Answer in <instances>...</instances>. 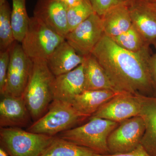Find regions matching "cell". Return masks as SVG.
<instances>
[{"mask_svg":"<svg viewBox=\"0 0 156 156\" xmlns=\"http://www.w3.org/2000/svg\"><path fill=\"white\" fill-rule=\"evenodd\" d=\"M87 119L80 114L71 104L53 100L46 113L29 126L27 131L55 136L75 128L76 125Z\"/></svg>","mask_w":156,"mask_h":156,"instance_id":"cell-4","label":"cell"},{"mask_svg":"<svg viewBox=\"0 0 156 156\" xmlns=\"http://www.w3.org/2000/svg\"><path fill=\"white\" fill-rule=\"evenodd\" d=\"M84 91L83 63L69 72L55 76L53 87V100L71 103L76 95Z\"/></svg>","mask_w":156,"mask_h":156,"instance_id":"cell-13","label":"cell"},{"mask_svg":"<svg viewBox=\"0 0 156 156\" xmlns=\"http://www.w3.org/2000/svg\"><path fill=\"white\" fill-rule=\"evenodd\" d=\"M86 90H109L119 92L106 72L92 54L85 56L83 63Z\"/></svg>","mask_w":156,"mask_h":156,"instance_id":"cell-18","label":"cell"},{"mask_svg":"<svg viewBox=\"0 0 156 156\" xmlns=\"http://www.w3.org/2000/svg\"><path fill=\"white\" fill-rule=\"evenodd\" d=\"M152 44L155 48V53L153 55L151 56L150 60V67L152 80L153 87L154 96L156 97V40L154 41Z\"/></svg>","mask_w":156,"mask_h":156,"instance_id":"cell-28","label":"cell"},{"mask_svg":"<svg viewBox=\"0 0 156 156\" xmlns=\"http://www.w3.org/2000/svg\"><path fill=\"white\" fill-rule=\"evenodd\" d=\"M104 34L101 17L94 13L69 32L65 40L79 54L85 57L91 54Z\"/></svg>","mask_w":156,"mask_h":156,"instance_id":"cell-9","label":"cell"},{"mask_svg":"<svg viewBox=\"0 0 156 156\" xmlns=\"http://www.w3.org/2000/svg\"><path fill=\"white\" fill-rule=\"evenodd\" d=\"M144 1H147V2H154L156 0H144Z\"/></svg>","mask_w":156,"mask_h":156,"instance_id":"cell-33","label":"cell"},{"mask_svg":"<svg viewBox=\"0 0 156 156\" xmlns=\"http://www.w3.org/2000/svg\"><path fill=\"white\" fill-rule=\"evenodd\" d=\"M141 107L139 115L145 126L140 144L148 153L156 156V97L139 95Z\"/></svg>","mask_w":156,"mask_h":156,"instance_id":"cell-15","label":"cell"},{"mask_svg":"<svg viewBox=\"0 0 156 156\" xmlns=\"http://www.w3.org/2000/svg\"><path fill=\"white\" fill-rule=\"evenodd\" d=\"M11 11L6 1L0 5V50L5 51L15 41L11 22Z\"/></svg>","mask_w":156,"mask_h":156,"instance_id":"cell-23","label":"cell"},{"mask_svg":"<svg viewBox=\"0 0 156 156\" xmlns=\"http://www.w3.org/2000/svg\"><path fill=\"white\" fill-rule=\"evenodd\" d=\"M7 0H0V5H2L3 3L5 2Z\"/></svg>","mask_w":156,"mask_h":156,"instance_id":"cell-32","label":"cell"},{"mask_svg":"<svg viewBox=\"0 0 156 156\" xmlns=\"http://www.w3.org/2000/svg\"><path fill=\"white\" fill-rule=\"evenodd\" d=\"M118 93L109 90H86L76 95L71 104L80 114L89 118Z\"/></svg>","mask_w":156,"mask_h":156,"instance_id":"cell-17","label":"cell"},{"mask_svg":"<svg viewBox=\"0 0 156 156\" xmlns=\"http://www.w3.org/2000/svg\"><path fill=\"white\" fill-rule=\"evenodd\" d=\"M19 43L15 41L10 48V61L4 94L16 97L22 96L23 94L33 63Z\"/></svg>","mask_w":156,"mask_h":156,"instance_id":"cell-8","label":"cell"},{"mask_svg":"<svg viewBox=\"0 0 156 156\" xmlns=\"http://www.w3.org/2000/svg\"><path fill=\"white\" fill-rule=\"evenodd\" d=\"M60 1H62V2H65V0H60Z\"/></svg>","mask_w":156,"mask_h":156,"instance_id":"cell-34","label":"cell"},{"mask_svg":"<svg viewBox=\"0 0 156 156\" xmlns=\"http://www.w3.org/2000/svg\"><path fill=\"white\" fill-rule=\"evenodd\" d=\"M133 0H89L94 13L101 17L113 8L121 5L129 6Z\"/></svg>","mask_w":156,"mask_h":156,"instance_id":"cell-25","label":"cell"},{"mask_svg":"<svg viewBox=\"0 0 156 156\" xmlns=\"http://www.w3.org/2000/svg\"><path fill=\"white\" fill-rule=\"evenodd\" d=\"M94 156H152L148 153L141 144L136 149L128 152L113 154L102 155L95 153Z\"/></svg>","mask_w":156,"mask_h":156,"instance_id":"cell-27","label":"cell"},{"mask_svg":"<svg viewBox=\"0 0 156 156\" xmlns=\"http://www.w3.org/2000/svg\"><path fill=\"white\" fill-rule=\"evenodd\" d=\"M94 13L89 0H83L77 5L67 9V19L69 32L74 29Z\"/></svg>","mask_w":156,"mask_h":156,"instance_id":"cell-24","label":"cell"},{"mask_svg":"<svg viewBox=\"0 0 156 156\" xmlns=\"http://www.w3.org/2000/svg\"><path fill=\"white\" fill-rule=\"evenodd\" d=\"M85 57L79 54L66 41L56 48L47 60L50 70L55 76L69 72L83 64Z\"/></svg>","mask_w":156,"mask_h":156,"instance_id":"cell-14","label":"cell"},{"mask_svg":"<svg viewBox=\"0 0 156 156\" xmlns=\"http://www.w3.org/2000/svg\"><path fill=\"white\" fill-rule=\"evenodd\" d=\"M83 0H65V3L67 9L77 5L82 2Z\"/></svg>","mask_w":156,"mask_h":156,"instance_id":"cell-30","label":"cell"},{"mask_svg":"<svg viewBox=\"0 0 156 156\" xmlns=\"http://www.w3.org/2000/svg\"><path fill=\"white\" fill-rule=\"evenodd\" d=\"M111 38L121 48L134 53L147 50L150 44L146 41L133 25L127 31Z\"/></svg>","mask_w":156,"mask_h":156,"instance_id":"cell-22","label":"cell"},{"mask_svg":"<svg viewBox=\"0 0 156 156\" xmlns=\"http://www.w3.org/2000/svg\"><path fill=\"white\" fill-rule=\"evenodd\" d=\"M101 17L105 34L111 38L118 36L127 31L132 26L127 5L115 7Z\"/></svg>","mask_w":156,"mask_h":156,"instance_id":"cell-19","label":"cell"},{"mask_svg":"<svg viewBox=\"0 0 156 156\" xmlns=\"http://www.w3.org/2000/svg\"><path fill=\"white\" fill-rule=\"evenodd\" d=\"M89 122L56 135L77 145L90 149L95 153L109 154L107 140L119 123L97 117H90Z\"/></svg>","mask_w":156,"mask_h":156,"instance_id":"cell-3","label":"cell"},{"mask_svg":"<svg viewBox=\"0 0 156 156\" xmlns=\"http://www.w3.org/2000/svg\"><path fill=\"white\" fill-rule=\"evenodd\" d=\"M65 41L64 37L33 16L30 18L28 29L21 44L32 60H47Z\"/></svg>","mask_w":156,"mask_h":156,"instance_id":"cell-6","label":"cell"},{"mask_svg":"<svg viewBox=\"0 0 156 156\" xmlns=\"http://www.w3.org/2000/svg\"><path fill=\"white\" fill-rule=\"evenodd\" d=\"M0 156H9L7 153L3 150L2 148L0 147Z\"/></svg>","mask_w":156,"mask_h":156,"instance_id":"cell-31","label":"cell"},{"mask_svg":"<svg viewBox=\"0 0 156 156\" xmlns=\"http://www.w3.org/2000/svg\"><path fill=\"white\" fill-rule=\"evenodd\" d=\"M54 137L22 128H1L0 147L9 156H41Z\"/></svg>","mask_w":156,"mask_h":156,"instance_id":"cell-5","label":"cell"},{"mask_svg":"<svg viewBox=\"0 0 156 156\" xmlns=\"http://www.w3.org/2000/svg\"><path fill=\"white\" fill-rule=\"evenodd\" d=\"M91 54L119 92L148 96L154 93L149 49L139 53L128 51L104 34Z\"/></svg>","mask_w":156,"mask_h":156,"instance_id":"cell-1","label":"cell"},{"mask_svg":"<svg viewBox=\"0 0 156 156\" xmlns=\"http://www.w3.org/2000/svg\"><path fill=\"white\" fill-rule=\"evenodd\" d=\"M95 154L90 149L55 136L41 156H94Z\"/></svg>","mask_w":156,"mask_h":156,"instance_id":"cell-20","label":"cell"},{"mask_svg":"<svg viewBox=\"0 0 156 156\" xmlns=\"http://www.w3.org/2000/svg\"><path fill=\"white\" fill-rule=\"evenodd\" d=\"M141 5L156 12V1L154 2H147L144 0H136Z\"/></svg>","mask_w":156,"mask_h":156,"instance_id":"cell-29","label":"cell"},{"mask_svg":"<svg viewBox=\"0 0 156 156\" xmlns=\"http://www.w3.org/2000/svg\"><path fill=\"white\" fill-rule=\"evenodd\" d=\"M11 22L15 41L21 43L28 29L30 18L26 0H12Z\"/></svg>","mask_w":156,"mask_h":156,"instance_id":"cell-21","label":"cell"},{"mask_svg":"<svg viewBox=\"0 0 156 156\" xmlns=\"http://www.w3.org/2000/svg\"><path fill=\"white\" fill-rule=\"evenodd\" d=\"M1 96V128H22L28 126L32 118L23 96L7 94Z\"/></svg>","mask_w":156,"mask_h":156,"instance_id":"cell-12","label":"cell"},{"mask_svg":"<svg viewBox=\"0 0 156 156\" xmlns=\"http://www.w3.org/2000/svg\"><path fill=\"white\" fill-rule=\"evenodd\" d=\"M140 107L141 104L138 95L120 92L104 104L91 117L119 123L139 115Z\"/></svg>","mask_w":156,"mask_h":156,"instance_id":"cell-10","label":"cell"},{"mask_svg":"<svg viewBox=\"0 0 156 156\" xmlns=\"http://www.w3.org/2000/svg\"><path fill=\"white\" fill-rule=\"evenodd\" d=\"M132 25L146 41L156 40V12L133 0L128 6Z\"/></svg>","mask_w":156,"mask_h":156,"instance_id":"cell-16","label":"cell"},{"mask_svg":"<svg viewBox=\"0 0 156 156\" xmlns=\"http://www.w3.org/2000/svg\"><path fill=\"white\" fill-rule=\"evenodd\" d=\"M145 130L144 121L140 115L120 122L108 138L109 154L134 150L140 144Z\"/></svg>","mask_w":156,"mask_h":156,"instance_id":"cell-7","label":"cell"},{"mask_svg":"<svg viewBox=\"0 0 156 156\" xmlns=\"http://www.w3.org/2000/svg\"><path fill=\"white\" fill-rule=\"evenodd\" d=\"M32 61L30 75L22 96L34 122L46 113L53 100L55 76L48 67L47 60Z\"/></svg>","mask_w":156,"mask_h":156,"instance_id":"cell-2","label":"cell"},{"mask_svg":"<svg viewBox=\"0 0 156 156\" xmlns=\"http://www.w3.org/2000/svg\"><path fill=\"white\" fill-rule=\"evenodd\" d=\"M67 10L65 3L60 0H37L33 16L65 38L69 32Z\"/></svg>","mask_w":156,"mask_h":156,"instance_id":"cell-11","label":"cell"},{"mask_svg":"<svg viewBox=\"0 0 156 156\" xmlns=\"http://www.w3.org/2000/svg\"><path fill=\"white\" fill-rule=\"evenodd\" d=\"M10 49L0 52V94H5L10 61Z\"/></svg>","mask_w":156,"mask_h":156,"instance_id":"cell-26","label":"cell"}]
</instances>
